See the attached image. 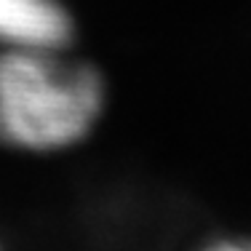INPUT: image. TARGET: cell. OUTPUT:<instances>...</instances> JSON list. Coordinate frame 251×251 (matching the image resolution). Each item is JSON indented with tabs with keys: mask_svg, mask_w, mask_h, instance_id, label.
Returning <instances> with one entry per match:
<instances>
[{
	"mask_svg": "<svg viewBox=\"0 0 251 251\" xmlns=\"http://www.w3.org/2000/svg\"><path fill=\"white\" fill-rule=\"evenodd\" d=\"M104 107V80L91 64L53 49H11L0 56V142L49 152L86 139Z\"/></svg>",
	"mask_w": 251,
	"mask_h": 251,
	"instance_id": "1",
	"label": "cell"
},
{
	"mask_svg": "<svg viewBox=\"0 0 251 251\" xmlns=\"http://www.w3.org/2000/svg\"><path fill=\"white\" fill-rule=\"evenodd\" d=\"M73 19L59 0H0V40L11 49H62Z\"/></svg>",
	"mask_w": 251,
	"mask_h": 251,
	"instance_id": "2",
	"label": "cell"
},
{
	"mask_svg": "<svg viewBox=\"0 0 251 251\" xmlns=\"http://www.w3.org/2000/svg\"><path fill=\"white\" fill-rule=\"evenodd\" d=\"M193 251H251V232H219L201 241Z\"/></svg>",
	"mask_w": 251,
	"mask_h": 251,
	"instance_id": "3",
	"label": "cell"
}]
</instances>
